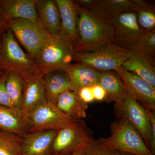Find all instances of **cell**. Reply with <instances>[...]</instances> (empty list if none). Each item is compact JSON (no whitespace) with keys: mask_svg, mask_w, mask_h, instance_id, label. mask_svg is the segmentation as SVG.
Wrapping results in <instances>:
<instances>
[{"mask_svg":"<svg viewBox=\"0 0 155 155\" xmlns=\"http://www.w3.org/2000/svg\"><path fill=\"white\" fill-rule=\"evenodd\" d=\"M75 4L78 14L79 38L76 52L90 51L104 45L115 43L114 28L110 20Z\"/></svg>","mask_w":155,"mask_h":155,"instance_id":"cell-1","label":"cell"},{"mask_svg":"<svg viewBox=\"0 0 155 155\" xmlns=\"http://www.w3.org/2000/svg\"><path fill=\"white\" fill-rule=\"evenodd\" d=\"M76 45L62 35H50L35 59V67L42 75L65 72L74 61Z\"/></svg>","mask_w":155,"mask_h":155,"instance_id":"cell-2","label":"cell"},{"mask_svg":"<svg viewBox=\"0 0 155 155\" xmlns=\"http://www.w3.org/2000/svg\"><path fill=\"white\" fill-rule=\"evenodd\" d=\"M0 70L16 72L23 80L42 74L35 67L34 60L20 47L9 27L0 38Z\"/></svg>","mask_w":155,"mask_h":155,"instance_id":"cell-3","label":"cell"},{"mask_svg":"<svg viewBox=\"0 0 155 155\" xmlns=\"http://www.w3.org/2000/svg\"><path fill=\"white\" fill-rule=\"evenodd\" d=\"M111 135L97 140L99 143L122 153L134 155H154L136 129L124 118L111 123Z\"/></svg>","mask_w":155,"mask_h":155,"instance_id":"cell-4","label":"cell"},{"mask_svg":"<svg viewBox=\"0 0 155 155\" xmlns=\"http://www.w3.org/2000/svg\"><path fill=\"white\" fill-rule=\"evenodd\" d=\"M130 56L128 50L112 43L90 51L76 52L74 60L101 72L116 71Z\"/></svg>","mask_w":155,"mask_h":155,"instance_id":"cell-5","label":"cell"},{"mask_svg":"<svg viewBox=\"0 0 155 155\" xmlns=\"http://www.w3.org/2000/svg\"><path fill=\"white\" fill-rule=\"evenodd\" d=\"M114 110L117 118H124L141 136L153 155L155 153V137L144 107L126 94L123 99L115 103Z\"/></svg>","mask_w":155,"mask_h":155,"instance_id":"cell-6","label":"cell"},{"mask_svg":"<svg viewBox=\"0 0 155 155\" xmlns=\"http://www.w3.org/2000/svg\"><path fill=\"white\" fill-rule=\"evenodd\" d=\"M8 27L14 37L35 60L50 35L38 21L15 19L8 20Z\"/></svg>","mask_w":155,"mask_h":155,"instance_id":"cell-7","label":"cell"},{"mask_svg":"<svg viewBox=\"0 0 155 155\" xmlns=\"http://www.w3.org/2000/svg\"><path fill=\"white\" fill-rule=\"evenodd\" d=\"M76 121L60 110L56 105L46 102L31 112L26 122L28 132L31 133L59 130Z\"/></svg>","mask_w":155,"mask_h":155,"instance_id":"cell-8","label":"cell"},{"mask_svg":"<svg viewBox=\"0 0 155 155\" xmlns=\"http://www.w3.org/2000/svg\"><path fill=\"white\" fill-rule=\"evenodd\" d=\"M93 138L83 120H78L58 130L52 146L53 155L72 153L86 148Z\"/></svg>","mask_w":155,"mask_h":155,"instance_id":"cell-9","label":"cell"},{"mask_svg":"<svg viewBox=\"0 0 155 155\" xmlns=\"http://www.w3.org/2000/svg\"><path fill=\"white\" fill-rule=\"evenodd\" d=\"M125 86L126 94L143 107L155 110V87L132 72L122 68L115 71Z\"/></svg>","mask_w":155,"mask_h":155,"instance_id":"cell-10","label":"cell"},{"mask_svg":"<svg viewBox=\"0 0 155 155\" xmlns=\"http://www.w3.org/2000/svg\"><path fill=\"white\" fill-rule=\"evenodd\" d=\"M115 32V43L121 47L128 49L136 41L142 31L134 11H128L111 19Z\"/></svg>","mask_w":155,"mask_h":155,"instance_id":"cell-11","label":"cell"},{"mask_svg":"<svg viewBox=\"0 0 155 155\" xmlns=\"http://www.w3.org/2000/svg\"><path fill=\"white\" fill-rule=\"evenodd\" d=\"M46 102L43 75H35L24 80L20 111L26 121L31 112Z\"/></svg>","mask_w":155,"mask_h":155,"instance_id":"cell-12","label":"cell"},{"mask_svg":"<svg viewBox=\"0 0 155 155\" xmlns=\"http://www.w3.org/2000/svg\"><path fill=\"white\" fill-rule=\"evenodd\" d=\"M58 130L27 133L22 137L20 155H53L52 146Z\"/></svg>","mask_w":155,"mask_h":155,"instance_id":"cell-13","label":"cell"},{"mask_svg":"<svg viewBox=\"0 0 155 155\" xmlns=\"http://www.w3.org/2000/svg\"><path fill=\"white\" fill-rule=\"evenodd\" d=\"M55 1L61 17V30L59 34L71 39L77 47L79 38L77 30L78 14L76 4L72 0Z\"/></svg>","mask_w":155,"mask_h":155,"instance_id":"cell-14","label":"cell"},{"mask_svg":"<svg viewBox=\"0 0 155 155\" xmlns=\"http://www.w3.org/2000/svg\"><path fill=\"white\" fill-rule=\"evenodd\" d=\"M36 2L37 0H0V11L8 20L38 21Z\"/></svg>","mask_w":155,"mask_h":155,"instance_id":"cell-15","label":"cell"},{"mask_svg":"<svg viewBox=\"0 0 155 155\" xmlns=\"http://www.w3.org/2000/svg\"><path fill=\"white\" fill-rule=\"evenodd\" d=\"M38 20L51 35L60 34L61 20L60 12L55 0H37Z\"/></svg>","mask_w":155,"mask_h":155,"instance_id":"cell-16","label":"cell"},{"mask_svg":"<svg viewBox=\"0 0 155 155\" xmlns=\"http://www.w3.org/2000/svg\"><path fill=\"white\" fill-rule=\"evenodd\" d=\"M71 82L72 91L77 93L81 88L97 84L101 71L79 63H73L65 72Z\"/></svg>","mask_w":155,"mask_h":155,"instance_id":"cell-17","label":"cell"},{"mask_svg":"<svg viewBox=\"0 0 155 155\" xmlns=\"http://www.w3.org/2000/svg\"><path fill=\"white\" fill-rule=\"evenodd\" d=\"M46 98L48 102L55 105L60 95L65 92L72 91L71 82L67 73L54 72L44 75Z\"/></svg>","mask_w":155,"mask_h":155,"instance_id":"cell-18","label":"cell"},{"mask_svg":"<svg viewBox=\"0 0 155 155\" xmlns=\"http://www.w3.org/2000/svg\"><path fill=\"white\" fill-rule=\"evenodd\" d=\"M98 84L105 91L106 97L104 101L107 103L117 102L123 99L126 96L124 84L115 71L101 72Z\"/></svg>","mask_w":155,"mask_h":155,"instance_id":"cell-19","label":"cell"},{"mask_svg":"<svg viewBox=\"0 0 155 155\" xmlns=\"http://www.w3.org/2000/svg\"><path fill=\"white\" fill-rule=\"evenodd\" d=\"M0 128L21 137L28 133L27 122L21 111L1 106Z\"/></svg>","mask_w":155,"mask_h":155,"instance_id":"cell-20","label":"cell"},{"mask_svg":"<svg viewBox=\"0 0 155 155\" xmlns=\"http://www.w3.org/2000/svg\"><path fill=\"white\" fill-rule=\"evenodd\" d=\"M55 105L60 110L75 120H81L86 117L88 104L83 102L72 91L60 95Z\"/></svg>","mask_w":155,"mask_h":155,"instance_id":"cell-21","label":"cell"},{"mask_svg":"<svg viewBox=\"0 0 155 155\" xmlns=\"http://www.w3.org/2000/svg\"><path fill=\"white\" fill-rule=\"evenodd\" d=\"M139 8H140L135 6L131 0H97L96 5L91 11L111 20L122 13L136 12Z\"/></svg>","mask_w":155,"mask_h":155,"instance_id":"cell-22","label":"cell"},{"mask_svg":"<svg viewBox=\"0 0 155 155\" xmlns=\"http://www.w3.org/2000/svg\"><path fill=\"white\" fill-rule=\"evenodd\" d=\"M127 50L131 55L144 58L155 64V30L142 31L136 41Z\"/></svg>","mask_w":155,"mask_h":155,"instance_id":"cell-23","label":"cell"},{"mask_svg":"<svg viewBox=\"0 0 155 155\" xmlns=\"http://www.w3.org/2000/svg\"><path fill=\"white\" fill-rule=\"evenodd\" d=\"M121 68L134 73L155 87V64L144 58L131 55Z\"/></svg>","mask_w":155,"mask_h":155,"instance_id":"cell-24","label":"cell"},{"mask_svg":"<svg viewBox=\"0 0 155 155\" xmlns=\"http://www.w3.org/2000/svg\"><path fill=\"white\" fill-rule=\"evenodd\" d=\"M6 87L13 108L20 111L24 88V80L22 76L15 72H8Z\"/></svg>","mask_w":155,"mask_h":155,"instance_id":"cell-25","label":"cell"},{"mask_svg":"<svg viewBox=\"0 0 155 155\" xmlns=\"http://www.w3.org/2000/svg\"><path fill=\"white\" fill-rule=\"evenodd\" d=\"M135 12L137 23L142 31H150L155 30L154 8H140Z\"/></svg>","mask_w":155,"mask_h":155,"instance_id":"cell-26","label":"cell"},{"mask_svg":"<svg viewBox=\"0 0 155 155\" xmlns=\"http://www.w3.org/2000/svg\"><path fill=\"white\" fill-rule=\"evenodd\" d=\"M121 152L101 145L94 139L88 145L85 155H120Z\"/></svg>","mask_w":155,"mask_h":155,"instance_id":"cell-27","label":"cell"},{"mask_svg":"<svg viewBox=\"0 0 155 155\" xmlns=\"http://www.w3.org/2000/svg\"><path fill=\"white\" fill-rule=\"evenodd\" d=\"M22 137L0 128V145L6 146L20 150Z\"/></svg>","mask_w":155,"mask_h":155,"instance_id":"cell-28","label":"cell"},{"mask_svg":"<svg viewBox=\"0 0 155 155\" xmlns=\"http://www.w3.org/2000/svg\"><path fill=\"white\" fill-rule=\"evenodd\" d=\"M8 72H4L0 76V106L13 108L12 102L6 87V80Z\"/></svg>","mask_w":155,"mask_h":155,"instance_id":"cell-29","label":"cell"},{"mask_svg":"<svg viewBox=\"0 0 155 155\" xmlns=\"http://www.w3.org/2000/svg\"><path fill=\"white\" fill-rule=\"evenodd\" d=\"M75 94L83 102L87 104L94 101L91 87H87L81 88Z\"/></svg>","mask_w":155,"mask_h":155,"instance_id":"cell-30","label":"cell"},{"mask_svg":"<svg viewBox=\"0 0 155 155\" xmlns=\"http://www.w3.org/2000/svg\"><path fill=\"white\" fill-rule=\"evenodd\" d=\"M94 101H101L105 99L106 92L100 84H96L91 87Z\"/></svg>","mask_w":155,"mask_h":155,"instance_id":"cell-31","label":"cell"},{"mask_svg":"<svg viewBox=\"0 0 155 155\" xmlns=\"http://www.w3.org/2000/svg\"><path fill=\"white\" fill-rule=\"evenodd\" d=\"M74 2L81 8L91 11L96 5L97 0H76Z\"/></svg>","mask_w":155,"mask_h":155,"instance_id":"cell-32","label":"cell"},{"mask_svg":"<svg viewBox=\"0 0 155 155\" xmlns=\"http://www.w3.org/2000/svg\"><path fill=\"white\" fill-rule=\"evenodd\" d=\"M0 155H20V150L6 146L0 145Z\"/></svg>","mask_w":155,"mask_h":155,"instance_id":"cell-33","label":"cell"},{"mask_svg":"<svg viewBox=\"0 0 155 155\" xmlns=\"http://www.w3.org/2000/svg\"><path fill=\"white\" fill-rule=\"evenodd\" d=\"M8 28V20L6 19L0 11V38L4 31Z\"/></svg>","mask_w":155,"mask_h":155,"instance_id":"cell-34","label":"cell"},{"mask_svg":"<svg viewBox=\"0 0 155 155\" xmlns=\"http://www.w3.org/2000/svg\"><path fill=\"white\" fill-rule=\"evenodd\" d=\"M133 4L137 7L140 8H153V6L151 5L147 2L143 0H131Z\"/></svg>","mask_w":155,"mask_h":155,"instance_id":"cell-35","label":"cell"},{"mask_svg":"<svg viewBox=\"0 0 155 155\" xmlns=\"http://www.w3.org/2000/svg\"><path fill=\"white\" fill-rule=\"evenodd\" d=\"M86 148L81 149L76 151L72 153L71 155H85Z\"/></svg>","mask_w":155,"mask_h":155,"instance_id":"cell-36","label":"cell"},{"mask_svg":"<svg viewBox=\"0 0 155 155\" xmlns=\"http://www.w3.org/2000/svg\"><path fill=\"white\" fill-rule=\"evenodd\" d=\"M134 155L132 154L129 153L121 152V155Z\"/></svg>","mask_w":155,"mask_h":155,"instance_id":"cell-37","label":"cell"},{"mask_svg":"<svg viewBox=\"0 0 155 155\" xmlns=\"http://www.w3.org/2000/svg\"><path fill=\"white\" fill-rule=\"evenodd\" d=\"M72 153H65V154H55L53 155H71Z\"/></svg>","mask_w":155,"mask_h":155,"instance_id":"cell-38","label":"cell"},{"mask_svg":"<svg viewBox=\"0 0 155 155\" xmlns=\"http://www.w3.org/2000/svg\"><path fill=\"white\" fill-rule=\"evenodd\" d=\"M4 71H1V70H0V76H1V75H2V74H3V73H4Z\"/></svg>","mask_w":155,"mask_h":155,"instance_id":"cell-39","label":"cell"}]
</instances>
